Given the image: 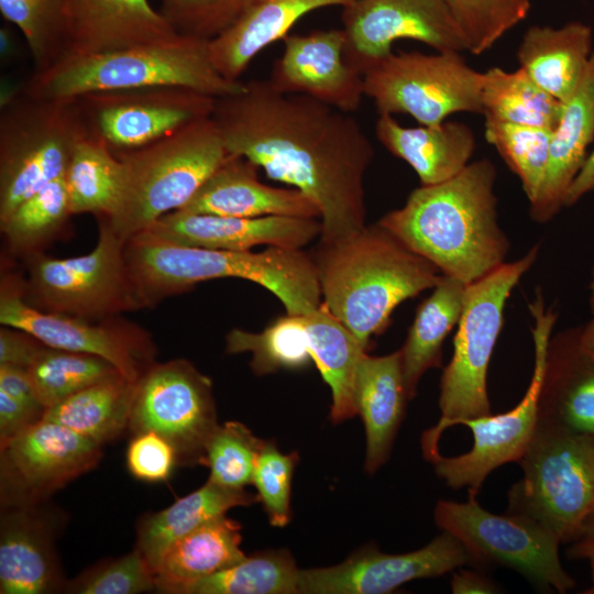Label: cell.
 I'll return each instance as SVG.
<instances>
[{
    "label": "cell",
    "instance_id": "cell-1",
    "mask_svg": "<svg viewBox=\"0 0 594 594\" xmlns=\"http://www.w3.org/2000/svg\"><path fill=\"white\" fill-rule=\"evenodd\" d=\"M211 119L229 154L305 194L318 208L320 243L366 226L364 179L375 151L360 122L311 97L250 80L216 98Z\"/></svg>",
    "mask_w": 594,
    "mask_h": 594
},
{
    "label": "cell",
    "instance_id": "cell-2",
    "mask_svg": "<svg viewBox=\"0 0 594 594\" xmlns=\"http://www.w3.org/2000/svg\"><path fill=\"white\" fill-rule=\"evenodd\" d=\"M496 168L470 163L457 176L414 189L378 223L444 275L471 284L505 263L509 242L497 221Z\"/></svg>",
    "mask_w": 594,
    "mask_h": 594
},
{
    "label": "cell",
    "instance_id": "cell-3",
    "mask_svg": "<svg viewBox=\"0 0 594 594\" xmlns=\"http://www.w3.org/2000/svg\"><path fill=\"white\" fill-rule=\"evenodd\" d=\"M322 304L367 350L395 308L433 288L443 274L378 222L315 255Z\"/></svg>",
    "mask_w": 594,
    "mask_h": 594
},
{
    "label": "cell",
    "instance_id": "cell-4",
    "mask_svg": "<svg viewBox=\"0 0 594 594\" xmlns=\"http://www.w3.org/2000/svg\"><path fill=\"white\" fill-rule=\"evenodd\" d=\"M180 86L215 98L240 91L215 68L209 42L176 36L88 55H70L53 67L34 72L22 87L35 97L74 99L105 90Z\"/></svg>",
    "mask_w": 594,
    "mask_h": 594
},
{
    "label": "cell",
    "instance_id": "cell-5",
    "mask_svg": "<svg viewBox=\"0 0 594 594\" xmlns=\"http://www.w3.org/2000/svg\"><path fill=\"white\" fill-rule=\"evenodd\" d=\"M116 155L123 169L121 193L112 213L99 218L127 242L163 216L184 208L229 152L210 117Z\"/></svg>",
    "mask_w": 594,
    "mask_h": 594
},
{
    "label": "cell",
    "instance_id": "cell-6",
    "mask_svg": "<svg viewBox=\"0 0 594 594\" xmlns=\"http://www.w3.org/2000/svg\"><path fill=\"white\" fill-rule=\"evenodd\" d=\"M538 245L522 257L503 263L468 284L453 340V354L440 381L439 421L421 436L424 458L439 452L443 431L464 419L491 414L487 370L503 327L506 301L521 276L532 266Z\"/></svg>",
    "mask_w": 594,
    "mask_h": 594
},
{
    "label": "cell",
    "instance_id": "cell-7",
    "mask_svg": "<svg viewBox=\"0 0 594 594\" xmlns=\"http://www.w3.org/2000/svg\"><path fill=\"white\" fill-rule=\"evenodd\" d=\"M522 477L508 491V513L571 543L594 512V436L537 418L518 461Z\"/></svg>",
    "mask_w": 594,
    "mask_h": 594
},
{
    "label": "cell",
    "instance_id": "cell-8",
    "mask_svg": "<svg viewBox=\"0 0 594 594\" xmlns=\"http://www.w3.org/2000/svg\"><path fill=\"white\" fill-rule=\"evenodd\" d=\"M87 135L76 99L35 97L23 88L1 98L0 221L63 177L77 143Z\"/></svg>",
    "mask_w": 594,
    "mask_h": 594
},
{
    "label": "cell",
    "instance_id": "cell-9",
    "mask_svg": "<svg viewBox=\"0 0 594 594\" xmlns=\"http://www.w3.org/2000/svg\"><path fill=\"white\" fill-rule=\"evenodd\" d=\"M98 221V241L89 253L56 258L37 252L23 258V290L31 305L87 320L141 308L125 262V242L105 219Z\"/></svg>",
    "mask_w": 594,
    "mask_h": 594
},
{
    "label": "cell",
    "instance_id": "cell-10",
    "mask_svg": "<svg viewBox=\"0 0 594 594\" xmlns=\"http://www.w3.org/2000/svg\"><path fill=\"white\" fill-rule=\"evenodd\" d=\"M363 79L364 95L378 114L406 113L421 125L441 124L455 112L482 114L484 73L459 52H392Z\"/></svg>",
    "mask_w": 594,
    "mask_h": 594
},
{
    "label": "cell",
    "instance_id": "cell-11",
    "mask_svg": "<svg viewBox=\"0 0 594 594\" xmlns=\"http://www.w3.org/2000/svg\"><path fill=\"white\" fill-rule=\"evenodd\" d=\"M437 526L468 550L473 568H509L539 587L566 593L575 580L562 566L560 540L538 524L506 512L483 508L476 495L466 502L441 499L433 512Z\"/></svg>",
    "mask_w": 594,
    "mask_h": 594
},
{
    "label": "cell",
    "instance_id": "cell-12",
    "mask_svg": "<svg viewBox=\"0 0 594 594\" xmlns=\"http://www.w3.org/2000/svg\"><path fill=\"white\" fill-rule=\"evenodd\" d=\"M534 318L532 338L535 363L529 386L520 402L510 410L464 419L459 425L470 428L472 448L455 457L436 453L429 462L435 473L451 488H468L477 495L486 477L497 468L517 462L522 457L534 433L538 416V398L547 349L557 314L546 308L540 292L529 305Z\"/></svg>",
    "mask_w": 594,
    "mask_h": 594
},
{
    "label": "cell",
    "instance_id": "cell-13",
    "mask_svg": "<svg viewBox=\"0 0 594 594\" xmlns=\"http://www.w3.org/2000/svg\"><path fill=\"white\" fill-rule=\"evenodd\" d=\"M76 99L88 134L114 154L141 148L210 118L216 98L180 86L89 92Z\"/></svg>",
    "mask_w": 594,
    "mask_h": 594
},
{
    "label": "cell",
    "instance_id": "cell-14",
    "mask_svg": "<svg viewBox=\"0 0 594 594\" xmlns=\"http://www.w3.org/2000/svg\"><path fill=\"white\" fill-rule=\"evenodd\" d=\"M218 425L211 380L189 361L155 362L139 380L128 428L163 436L175 448L178 464H204Z\"/></svg>",
    "mask_w": 594,
    "mask_h": 594
},
{
    "label": "cell",
    "instance_id": "cell-15",
    "mask_svg": "<svg viewBox=\"0 0 594 594\" xmlns=\"http://www.w3.org/2000/svg\"><path fill=\"white\" fill-rule=\"evenodd\" d=\"M0 323L23 330L47 346L99 356L132 382L155 363L154 341L143 328L118 316L87 320L42 310L25 299L23 284L14 277L1 280Z\"/></svg>",
    "mask_w": 594,
    "mask_h": 594
},
{
    "label": "cell",
    "instance_id": "cell-16",
    "mask_svg": "<svg viewBox=\"0 0 594 594\" xmlns=\"http://www.w3.org/2000/svg\"><path fill=\"white\" fill-rule=\"evenodd\" d=\"M345 62L364 75L400 40L437 52L468 51L465 37L444 0H355L342 10Z\"/></svg>",
    "mask_w": 594,
    "mask_h": 594
},
{
    "label": "cell",
    "instance_id": "cell-17",
    "mask_svg": "<svg viewBox=\"0 0 594 594\" xmlns=\"http://www.w3.org/2000/svg\"><path fill=\"white\" fill-rule=\"evenodd\" d=\"M1 492L10 506L31 505L91 470L101 446L41 419L0 444Z\"/></svg>",
    "mask_w": 594,
    "mask_h": 594
},
{
    "label": "cell",
    "instance_id": "cell-18",
    "mask_svg": "<svg viewBox=\"0 0 594 594\" xmlns=\"http://www.w3.org/2000/svg\"><path fill=\"white\" fill-rule=\"evenodd\" d=\"M473 562L464 546L442 531L427 546L407 553H383L364 547L345 561L324 568L299 570L298 593L386 594L403 584L436 578Z\"/></svg>",
    "mask_w": 594,
    "mask_h": 594
},
{
    "label": "cell",
    "instance_id": "cell-19",
    "mask_svg": "<svg viewBox=\"0 0 594 594\" xmlns=\"http://www.w3.org/2000/svg\"><path fill=\"white\" fill-rule=\"evenodd\" d=\"M283 43L267 79L275 90L305 95L348 113L360 108L364 79L345 62L342 29L288 34Z\"/></svg>",
    "mask_w": 594,
    "mask_h": 594
},
{
    "label": "cell",
    "instance_id": "cell-20",
    "mask_svg": "<svg viewBox=\"0 0 594 594\" xmlns=\"http://www.w3.org/2000/svg\"><path fill=\"white\" fill-rule=\"evenodd\" d=\"M145 232L177 244L243 252L257 245L302 249L321 234V223L307 217L243 218L177 210L163 216Z\"/></svg>",
    "mask_w": 594,
    "mask_h": 594
},
{
    "label": "cell",
    "instance_id": "cell-21",
    "mask_svg": "<svg viewBox=\"0 0 594 594\" xmlns=\"http://www.w3.org/2000/svg\"><path fill=\"white\" fill-rule=\"evenodd\" d=\"M258 169L250 160L229 154L180 210L243 218H319L317 206L305 194L293 187L280 188L262 183Z\"/></svg>",
    "mask_w": 594,
    "mask_h": 594
},
{
    "label": "cell",
    "instance_id": "cell-22",
    "mask_svg": "<svg viewBox=\"0 0 594 594\" xmlns=\"http://www.w3.org/2000/svg\"><path fill=\"white\" fill-rule=\"evenodd\" d=\"M68 56L109 52L178 36L150 0H68Z\"/></svg>",
    "mask_w": 594,
    "mask_h": 594
},
{
    "label": "cell",
    "instance_id": "cell-23",
    "mask_svg": "<svg viewBox=\"0 0 594 594\" xmlns=\"http://www.w3.org/2000/svg\"><path fill=\"white\" fill-rule=\"evenodd\" d=\"M537 418L594 436V359L581 344L580 328L550 338Z\"/></svg>",
    "mask_w": 594,
    "mask_h": 594
},
{
    "label": "cell",
    "instance_id": "cell-24",
    "mask_svg": "<svg viewBox=\"0 0 594 594\" xmlns=\"http://www.w3.org/2000/svg\"><path fill=\"white\" fill-rule=\"evenodd\" d=\"M594 143V52L586 74L573 96L563 102L552 131L549 158L541 188L530 204L531 218L547 222L564 207L566 194Z\"/></svg>",
    "mask_w": 594,
    "mask_h": 594
},
{
    "label": "cell",
    "instance_id": "cell-25",
    "mask_svg": "<svg viewBox=\"0 0 594 594\" xmlns=\"http://www.w3.org/2000/svg\"><path fill=\"white\" fill-rule=\"evenodd\" d=\"M409 400L402 371L400 351L359 361L354 402L366 437L365 471L375 473L388 460Z\"/></svg>",
    "mask_w": 594,
    "mask_h": 594
},
{
    "label": "cell",
    "instance_id": "cell-26",
    "mask_svg": "<svg viewBox=\"0 0 594 594\" xmlns=\"http://www.w3.org/2000/svg\"><path fill=\"white\" fill-rule=\"evenodd\" d=\"M62 583L47 526L31 505L10 506L1 517L0 593L44 594Z\"/></svg>",
    "mask_w": 594,
    "mask_h": 594
},
{
    "label": "cell",
    "instance_id": "cell-27",
    "mask_svg": "<svg viewBox=\"0 0 594 594\" xmlns=\"http://www.w3.org/2000/svg\"><path fill=\"white\" fill-rule=\"evenodd\" d=\"M375 135L389 153L416 172L421 185L457 176L470 164L475 148L472 130L454 121L411 128L399 124L391 114H380Z\"/></svg>",
    "mask_w": 594,
    "mask_h": 594
},
{
    "label": "cell",
    "instance_id": "cell-28",
    "mask_svg": "<svg viewBox=\"0 0 594 594\" xmlns=\"http://www.w3.org/2000/svg\"><path fill=\"white\" fill-rule=\"evenodd\" d=\"M355 0H260L237 23L209 42L215 68L240 81L249 64L264 48L283 40L304 15L326 7H346Z\"/></svg>",
    "mask_w": 594,
    "mask_h": 594
},
{
    "label": "cell",
    "instance_id": "cell-29",
    "mask_svg": "<svg viewBox=\"0 0 594 594\" xmlns=\"http://www.w3.org/2000/svg\"><path fill=\"white\" fill-rule=\"evenodd\" d=\"M593 31L579 21L560 28H529L518 46L520 67L544 91L562 103L580 87L591 57Z\"/></svg>",
    "mask_w": 594,
    "mask_h": 594
},
{
    "label": "cell",
    "instance_id": "cell-30",
    "mask_svg": "<svg viewBox=\"0 0 594 594\" xmlns=\"http://www.w3.org/2000/svg\"><path fill=\"white\" fill-rule=\"evenodd\" d=\"M257 501V495L249 494L244 488H228L208 480L169 507L145 516L138 526L135 548L155 574L175 541L233 507L249 506Z\"/></svg>",
    "mask_w": 594,
    "mask_h": 594
},
{
    "label": "cell",
    "instance_id": "cell-31",
    "mask_svg": "<svg viewBox=\"0 0 594 594\" xmlns=\"http://www.w3.org/2000/svg\"><path fill=\"white\" fill-rule=\"evenodd\" d=\"M241 529L238 521L223 515L175 541L155 571V591L174 594L189 582L243 560Z\"/></svg>",
    "mask_w": 594,
    "mask_h": 594
},
{
    "label": "cell",
    "instance_id": "cell-32",
    "mask_svg": "<svg viewBox=\"0 0 594 594\" xmlns=\"http://www.w3.org/2000/svg\"><path fill=\"white\" fill-rule=\"evenodd\" d=\"M465 283L444 276L417 309L400 351L402 371L407 396L413 399L422 375L441 367L442 344L458 324L466 290Z\"/></svg>",
    "mask_w": 594,
    "mask_h": 594
},
{
    "label": "cell",
    "instance_id": "cell-33",
    "mask_svg": "<svg viewBox=\"0 0 594 594\" xmlns=\"http://www.w3.org/2000/svg\"><path fill=\"white\" fill-rule=\"evenodd\" d=\"M302 316L311 360L331 391L330 419L342 422L356 415L355 375L360 358L366 351L322 302Z\"/></svg>",
    "mask_w": 594,
    "mask_h": 594
},
{
    "label": "cell",
    "instance_id": "cell-34",
    "mask_svg": "<svg viewBox=\"0 0 594 594\" xmlns=\"http://www.w3.org/2000/svg\"><path fill=\"white\" fill-rule=\"evenodd\" d=\"M138 382L112 375L47 407L42 418L102 446L129 427Z\"/></svg>",
    "mask_w": 594,
    "mask_h": 594
},
{
    "label": "cell",
    "instance_id": "cell-35",
    "mask_svg": "<svg viewBox=\"0 0 594 594\" xmlns=\"http://www.w3.org/2000/svg\"><path fill=\"white\" fill-rule=\"evenodd\" d=\"M70 211L108 217L114 210L122 187L120 158L99 139H81L64 173Z\"/></svg>",
    "mask_w": 594,
    "mask_h": 594
},
{
    "label": "cell",
    "instance_id": "cell-36",
    "mask_svg": "<svg viewBox=\"0 0 594 594\" xmlns=\"http://www.w3.org/2000/svg\"><path fill=\"white\" fill-rule=\"evenodd\" d=\"M563 103L544 91L521 68L499 67L484 73L482 114L485 121L509 122L554 130Z\"/></svg>",
    "mask_w": 594,
    "mask_h": 594
},
{
    "label": "cell",
    "instance_id": "cell-37",
    "mask_svg": "<svg viewBox=\"0 0 594 594\" xmlns=\"http://www.w3.org/2000/svg\"><path fill=\"white\" fill-rule=\"evenodd\" d=\"M299 569L286 550H270L178 587L174 594H295Z\"/></svg>",
    "mask_w": 594,
    "mask_h": 594
},
{
    "label": "cell",
    "instance_id": "cell-38",
    "mask_svg": "<svg viewBox=\"0 0 594 594\" xmlns=\"http://www.w3.org/2000/svg\"><path fill=\"white\" fill-rule=\"evenodd\" d=\"M70 216L64 177H61L23 200L0 221V229L10 253L25 258L43 252L66 227Z\"/></svg>",
    "mask_w": 594,
    "mask_h": 594
},
{
    "label": "cell",
    "instance_id": "cell-39",
    "mask_svg": "<svg viewBox=\"0 0 594 594\" xmlns=\"http://www.w3.org/2000/svg\"><path fill=\"white\" fill-rule=\"evenodd\" d=\"M302 315L285 314L260 332L234 328L226 337V351L251 353L250 365L256 375L302 367L311 360Z\"/></svg>",
    "mask_w": 594,
    "mask_h": 594
},
{
    "label": "cell",
    "instance_id": "cell-40",
    "mask_svg": "<svg viewBox=\"0 0 594 594\" xmlns=\"http://www.w3.org/2000/svg\"><path fill=\"white\" fill-rule=\"evenodd\" d=\"M0 12L22 33L34 72L46 70L69 55L68 0H0Z\"/></svg>",
    "mask_w": 594,
    "mask_h": 594
},
{
    "label": "cell",
    "instance_id": "cell-41",
    "mask_svg": "<svg viewBox=\"0 0 594 594\" xmlns=\"http://www.w3.org/2000/svg\"><path fill=\"white\" fill-rule=\"evenodd\" d=\"M26 370L45 409L99 381L120 373L111 363L99 356L47 345Z\"/></svg>",
    "mask_w": 594,
    "mask_h": 594
},
{
    "label": "cell",
    "instance_id": "cell-42",
    "mask_svg": "<svg viewBox=\"0 0 594 594\" xmlns=\"http://www.w3.org/2000/svg\"><path fill=\"white\" fill-rule=\"evenodd\" d=\"M550 129L509 122L485 121V136L519 178L532 204L544 177L550 142Z\"/></svg>",
    "mask_w": 594,
    "mask_h": 594
},
{
    "label": "cell",
    "instance_id": "cell-43",
    "mask_svg": "<svg viewBox=\"0 0 594 594\" xmlns=\"http://www.w3.org/2000/svg\"><path fill=\"white\" fill-rule=\"evenodd\" d=\"M264 441L239 421L218 425L205 448L204 465L210 469L208 480L233 490L252 484Z\"/></svg>",
    "mask_w": 594,
    "mask_h": 594
},
{
    "label": "cell",
    "instance_id": "cell-44",
    "mask_svg": "<svg viewBox=\"0 0 594 594\" xmlns=\"http://www.w3.org/2000/svg\"><path fill=\"white\" fill-rule=\"evenodd\" d=\"M466 41L468 51L480 55L522 21L530 0H444Z\"/></svg>",
    "mask_w": 594,
    "mask_h": 594
},
{
    "label": "cell",
    "instance_id": "cell-45",
    "mask_svg": "<svg viewBox=\"0 0 594 594\" xmlns=\"http://www.w3.org/2000/svg\"><path fill=\"white\" fill-rule=\"evenodd\" d=\"M260 0H158V11L180 36L210 42Z\"/></svg>",
    "mask_w": 594,
    "mask_h": 594
},
{
    "label": "cell",
    "instance_id": "cell-46",
    "mask_svg": "<svg viewBox=\"0 0 594 594\" xmlns=\"http://www.w3.org/2000/svg\"><path fill=\"white\" fill-rule=\"evenodd\" d=\"M297 461V452L282 453L274 441L265 440L258 453L252 484L274 527H285L290 520L292 479Z\"/></svg>",
    "mask_w": 594,
    "mask_h": 594
},
{
    "label": "cell",
    "instance_id": "cell-47",
    "mask_svg": "<svg viewBox=\"0 0 594 594\" xmlns=\"http://www.w3.org/2000/svg\"><path fill=\"white\" fill-rule=\"evenodd\" d=\"M66 588L78 594H138L155 590L156 584L152 568L135 548L87 570Z\"/></svg>",
    "mask_w": 594,
    "mask_h": 594
},
{
    "label": "cell",
    "instance_id": "cell-48",
    "mask_svg": "<svg viewBox=\"0 0 594 594\" xmlns=\"http://www.w3.org/2000/svg\"><path fill=\"white\" fill-rule=\"evenodd\" d=\"M178 464L173 444L155 431L134 433L127 450L130 473L145 482L166 480Z\"/></svg>",
    "mask_w": 594,
    "mask_h": 594
},
{
    "label": "cell",
    "instance_id": "cell-49",
    "mask_svg": "<svg viewBox=\"0 0 594 594\" xmlns=\"http://www.w3.org/2000/svg\"><path fill=\"white\" fill-rule=\"evenodd\" d=\"M44 346L23 330L8 326L0 329V364L28 369Z\"/></svg>",
    "mask_w": 594,
    "mask_h": 594
},
{
    "label": "cell",
    "instance_id": "cell-50",
    "mask_svg": "<svg viewBox=\"0 0 594 594\" xmlns=\"http://www.w3.org/2000/svg\"><path fill=\"white\" fill-rule=\"evenodd\" d=\"M43 414L0 389V444L41 420Z\"/></svg>",
    "mask_w": 594,
    "mask_h": 594
},
{
    "label": "cell",
    "instance_id": "cell-51",
    "mask_svg": "<svg viewBox=\"0 0 594 594\" xmlns=\"http://www.w3.org/2000/svg\"><path fill=\"white\" fill-rule=\"evenodd\" d=\"M0 389L31 408L45 411L26 369L0 364Z\"/></svg>",
    "mask_w": 594,
    "mask_h": 594
},
{
    "label": "cell",
    "instance_id": "cell-52",
    "mask_svg": "<svg viewBox=\"0 0 594 594\" xmlns=\"http://www.w3.org/2000/svg\"><path fill=\"white\" fill-rule=\"evenodd\" d=\"M451 591L454 594H487L497 593L498 587L482 571L461 566L452 572Z\"/></svg>",
    "mask_w": 594,
    "mask_h": 594
},
{
    "label": "cell",
    "instance_id": "cell-53",
    "mask_svg": "<svg viewBox=\"0 0 594 594\" xmlns=\"http://www.w3.org/2000/svg\"><path fill=\"white\" fill-rule=\"evenodd\" d=\"M593 191H594V143L592 145V148L590 150V153L587 155V158L584 165L582 166L581 170L579 172L578 176L573 180L566 194L564 207L574 205L582 197Z\"/></svg>",
    "mask_w": 594,
    "mask_h": 594
},
{
    "label": "cell",
    "instance_id": "cell-54",
    "mask_svg": "<svg viewBox=\"0 0 594 594\" xmlns=\"http://www.w3.org/2000/svg\"><path fill=\"white\" fill-rule=\"evenodd\" d=\"M568 557L587 559L594 554V512L584 520L576 538L569 543Z\"/></svg>",
    "mask_w": 594,
    "mask_h": 594
},
{
    "label": "cell",
    "instance_id": "cell-55",
    "mask_svg": "<svg viewBox=\"0 0 594 594\" xmlns=\"http://www.w3.org/2000/svg\"><path fill=\"white\" fill-rule=\"evenodd\" d=\"M580 341L585 352L594 359V316L586 326L580 328Z\"/></svg>",
    "mask_w": 594,
    "mask_h": 594
},
{
    "label": "cell",
    "instance_id": "cell-56",
    "mask_svg": "<svg viewBox=\"0 0 594 594\" xmlns=\"http://www.w3.org/2000/svg\"><path fill=\"white\" fill-rule=\"evenodd\" d=\"M587 560H588L590 569H591L592 585L586 591H584L583 593L584 594H594V554L590 556L587 558Z\"/></svg>",
    "mask_w": 594,
    "mask_h": 594
},
{
    "label": "cell",
    "instance_id": "cell-57",
    "mask_svg": "<svg viewBox=\"0 0 594 594\" xmlns=\"http://www.w3.org/2000/svg\"><path fill=\"white\" fill-rule=\"evenodd\" d=\"M590 308L594 316V267L592 270L591 283H590Z\"/></svg>",
    "mask_w": 594,
    "mask_h": 594
}]
</instances>
